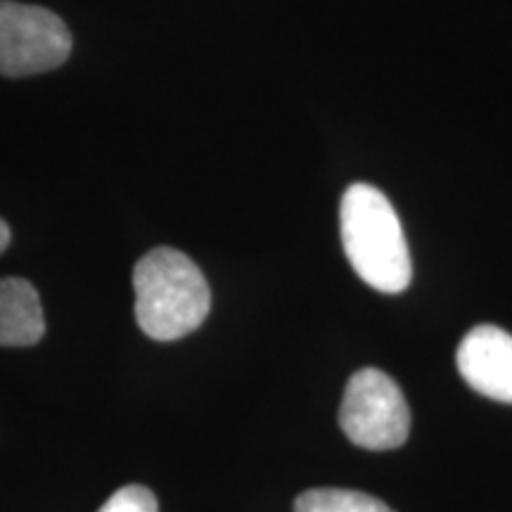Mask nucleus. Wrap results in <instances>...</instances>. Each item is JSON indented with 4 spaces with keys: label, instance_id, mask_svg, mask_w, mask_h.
Segmentation results:
<instances>
[{
    "label": "nucleus",
    "instance_id": "1",
    "mask_svg": "<svg viewBox=\"0 0 512 512\" xmlns=\"http://www.w3.org/2000/svg\"><path fill=\"white\" fill-rule=\"evenodd\" d=\"M339 230L349 264L377 292L399 294L411 285L413 264L396 209L382 190L354 183L339 204Z\"/></svg>",
    "mask_w": 512,
    "mask_h": 512
},
{
    "label": "nucleus",
    "instance_id": "2",
    "mask_svg": "<svg viewBox=\"0 0 512 512\" xmlns=\"http://www.w3.org/2000/svg\"><path fill=\"white\" fill-rule=\"evenodd\" d=\"M136 320L157 342H174L207 320L211 290L195 261L174 247L147 252L133 268Z\"/></svg>",
    "mask_w": 512,
    "mask_h": 512
},
{
    "label": "nucleus",
    "instance_id": "3",
    "mask_svg": "<svg viewBox=\"0 0 512 512\" xmlns=\"http://www.w3.org/2000/svg\"><path fill=\"white\" fill-rule=\"evenodd\" d=\"M339 425L356 446L392 451L406 444L411 411L392 377L377 368H363L344 389Z\"/></svg>",
    "mask_w": 512,
    "mask_h": 512
},
{
    "label": "nucleus",
    "instance_id": "4",
    "mask_svg": "<svg viewBox=\"0 0 512 512\" xmlns=\"http://www.w3.org/2000/svg\"><path fill=\"white\" fill-rule=\"evenodd\" d=\"M72 34L55 12L0 0V74L31 76L62 67Z\"/></svg>",
    "mask_w": 512,
    "mask_h": 512
},
{
    "label": "nucleus",
    "instance_id": "5",
    "mask_svg": "<svg viewBox=\"0 0 512 512\" xmlns=\"http://www.w3.org/2000/svg\"><path fill=\"white\" fill-rule=\"evenodd\" d=\"M458 373L477 394L512 403V335L496 325H477L460 342Z\"/></svg>",
    "mask_w": 512,
    "mask_h": 512
},
{
    "label": "nucleus",
    "instance_id": "6",
    "mask_svg": "<svg viewBox=\"0 0 512 512\" xmlns=\"http://www.w3.org/2000/svg\"><path fill=\"white\" fill-rule=\"evenodd\" d=\"M46 335L41 297L24 278H0V347H34Z\"/></svg>",
    "mask_w": 512,
    "mask_h": 512
},
{
    "label": "nucleus",
    "instance_id": "7",
    "mask_svg": "<svg viewBox=\"0 0 512 512\" xmlns=\"http://www.w3.org/2000/svg\"><path fill=\"white\" fill-rule=\"evenodd\" d=\"M294 512H394L377 498L349 489H311L297 498Z\"/></svg>",
    "mask_w": 512,
    "mask_h": 512
},
{
    "label": "nucleus",
    "instance_id": "8",
    "mask_svg": "<svg viewBox=\"0 0 512 512\" xmlns=\"http://www.w3.org/2000/svg\"><path fill=\"white\" fill-rule=\"evenodd\" d=\"M98 512H159L157 498L140 484H128L107 498Z\"/></svg>",
    "mask_w": 512,
    "mask_h": 512
},
{
    "label": "nucleus",
    "instance_id": "9",
    "mask_svg": "<svg viewBox=\"0 0 512 512\" xmlns=\"http://www.w3.org/2000/svg\"><path fill=\"white\" fill-rule=\"evenodd\" d=\"M10 238H12L10 226H8V223H5L3 219H0V254H3L5 249H8V245H10Z\"/></svg>",
    "mask_w": 512,
    "mask_h": 512
}]
</instances>
